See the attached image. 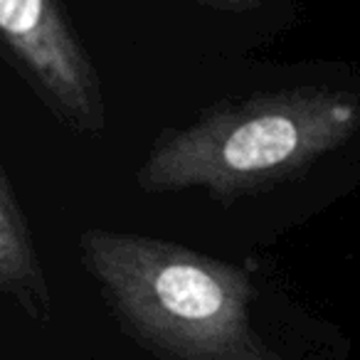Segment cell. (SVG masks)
Wrapping results in <instances>:
<instances>
[{
	"label": "cell",
	"mask_w": 360,
	"mask_h": 360,
	"mask_svg": "<svg viewBox=\"0 0 360 360\" xmlns=\"http://www.w3.org/2000/svg\"><path fill=\"white\" fill-rule=\"evenodd\" d=\"M0 40L57 119L84 136L104 131L99 75L57 0H0Z\"/></svg>",
	"instance_id": "obj_3"
},
{
	"label": "cell",
	"mask_w": 360,
	"mask_h": 360,
	"mask_svg": "<svg viewBox=\"0 0 360 360\" xmlns=\"http://www.w3.org/2000/svg\"><path fill=\"white\" fill-rule=\"evenodd\" d=\"M202 6L215 8V11H225V13H245L252 11L262 3V0H198Z\"/></svg>",
	"instance_id": "obj_5"
},
{
	"label": "cell",
	"mask_w": 360,
	"mask_h": 360,
	"mask_svg": "<svg viewBox=\"0 0 360 360\" xmlns=\"http://www.w3.org/2000/svg\"><path fill=\"white\" fill-rule=\"evenodd\" d=\"M0 289L32 321L50 319V289L22 200L11 173L0 168Z\"/></svg>",
	"instance_id": "obj_4"
},
{
	"label": "cell",
	"mask_w": 360,
	"mask_h": 360,
	"mask_svg": "<svg viewBox=\"0 0 360 360\" xmlns=\"http://www.w3.org/2000/svg\"><path fill=\"white\" fill-rule=\"evenodd\" d=\"M360 131V99L348 91L299 86L202 114L163 134L136 173L143 193L205 191L230 202L301 173Z\"/></svg>",
	"instance_id": "obj_2"
},
{
	"label": "cell",
	"mask_w": 360,
	"mask_h": 360,
	"mask_svg": "<svg viewBox=\"0 0 360 360\" xmlns=\"http://www.w3.org/2000/svg\"><path fill=\"white\" fill-rule=\"evenodd\" d=\"M82 259L119 323L160 360H284L252 326L242 266L175 242L91 227Z\"/></svg>",
	"instance_id": "obj_1"
}]
</instances>
